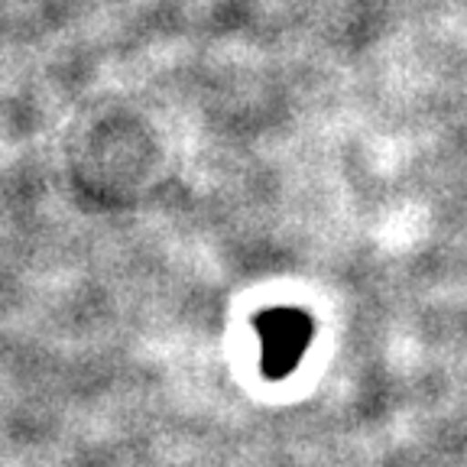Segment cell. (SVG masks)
Segmentation results:
<instances>
[{"label":"cell","instance_id":"cell-1","mask_svg":"<svg viewBox=\"0 0 467 467\" xmlns=\"http://www.w3.org/2000/svg\"><path fill=\"white\" fill-rule=\"evenodd\" d=\"M254 328L263 344V373L270 379H283L296 370L299 358L312 344L315 318L306 308H266L254 318Z\"/></svg>","mask_w":467,"mask_h":467}]
</instances>
